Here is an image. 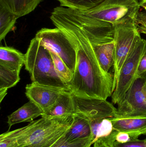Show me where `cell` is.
<instances>
[{"label":"cell","instance_id":"obj_21","mask_svg":"<svg viewBox=\"0 0 146 147\" xmlns=\"http://www.w3.org/2000/svg\"><path fill=\"white\" fill-rule=\"evenodd\" d=\"M61 7L73 10L87 11L97 7L106 0H57Z\"/></svg>","mask_w":146,"mask_h":147},{"label":"cell","instance_id":"obj_12","mask_svg":"<svg viewBox=\"0 0 146 147\" xmlns=\"http://www.w3.org/2000/svg\"><path fill=\"white\" fill-rule=\"evenodd\" d=\"M73 96L70 91H63L50 109L44 113L41 117L48 118L72 117L76 113Z\"/></svg>","mask_w":146,"mask_h":147},{"label":"cell","instance_id":"obj_19","mask_svg":"<svg viewBox=\"0 0 146 147\" xmlns=\"http://www.w3.org/2000/svg\"><path fill=\"white\" fill-rule=\"evenodd\" d=\"M19 17L0 5V40L5 38L14 26Z\"/></svg>","mask_w":146,"mask_h":147},{"label":"cell","instance_id":"obj_24","mask_svg":"<svg viewBox=\"0 0 146 147\" xmlns=\"http://www.w3.org/2000/svg\"><path fill=\"white\" fill-rule=\"evenodd\" d=\"M100 139L111 147H146V141L145 140L137 139L125 143H119L109 136Z\"/></svg>","mask_w":146,"mask_h":147},{"label":"cell","instance_id":"obj_30","mask_svg":"<svg viewBox=\"0 0 146 147\" xmlns=\"http://www.w3.org/2000/svg\"><path fill=\"white\" fill-rule=\"evenodd\" d=\"M7 89H0V102H1L4 97L6 96L7 92Z\"/></svg>","mask_w":146,"mask_h":147},{"label":"cell","instance_id":"obj_4","mask_svg":"<svg viewBox=\"0 0 146 147\" xmlns=\"http://www.w3.org/2000/svg\"><path fill=\"white\" fill-rule=\"evenodd\" d=\"M25 68L33 83L69 90L56 72L50 51L35 37L25 53ZM70 91V90H69Z\"/></svg>","mask_w":146,"mask_h":147},{"label":"cell","instance_id":"obj_2","mask_svg":"<svg viewBox=\"0 0 146 147\" xmlns=\"http://www.w3.org/2000/svg\"><path fill=\"white\" fill-rule=\"evenodd\" d=\"M138 0H106L87 11L57 7L51 13L78 24L90 32H114V26L131 18L139 12Z\"/></svg>","mask_w":146,"mask_h":147},{"label":"cell","instance_id":"obj_7","mask_svg":"<svg viewBox=\"0 0 146 147\" xmlns=\"http://www.w3.org/2000/svg\"><path fill=\"white\" fill-rule=\"evenodd\" d=\"M45 47L58 55L73 74L76 65V51L73 43L60 28H43L36 34Z\"/></svg>","mask_w":146,"mask_h":147},{"label":"cell","instance_id":"obj_28","mask_svg":"<svg viewBox=\"0 0 146 147\" xmlns=\"http://www.w3.org/2000/svg\"><path fill=\"white\" fill-rule=\"evenodd\" d=\"M146 80V52L141 58L137 72V79Z\"/></svg>","mask_w":146,"mask_h":147},{"label":"cell","instance_id":"obj_6","mask_svg":"<svg viewBox=\"0 0 146 147\" xmlns=\"http://www.w3.org/2000/svg\"><path fill=\"white\" fill-rule=\"evenodd\" d=\"M146 52V40L141 38L133 46L123 65L117 78L111 101L118 104L137 79L140 62Z\"/></svg>","mask_w":146,"mask_h":147},{"label":"cell","instance_id":"obj_23","mask_svg":"<svg viewBox=\"0 0 146 147\" xmlns=\"http://www.w3.org/2000/svg\"><path fill=\"white\" fill-rule=\"evenodd\" d=\"M62 136L51 147H91L94 144V140L92 136L70 141H65Z\"/></svg>","mask_w":146,"mask_h":147},{"label":"cell","instance_id":"obj_22","mask_svg":"<svg viewBox=\"0 0 146 147\" xmlns=\"http://www.w3.org/2000/svg\"><path fill=\"white\" fill-rule=\"evenodd\" d=\"M49 51L53 59L56 72L61 80L69 86L73 80V74L58 55L52 51Z\"/></svg>","mask_w":146,"mask_h":147},{"label":"cell","instance_id":"obj_11","mask_svg":"<svg viewBox=\"0 0 146 147\" xmlns=\"http://www.w3.org/2000/svg\"><path fill=\"white\" fill-rule=\"evenodd\" d=\"M25 89L26 96L42 110L44 113L50 109L62 92L67 90L33 82L27 85Z\"/></svg>","mask_w":146,"mask_h":147},{"label":"cell","instance_id":"obj_17","mask_svg":"<svg viewBox=\"0 0 146 147\" xmlns=\"http://www.w3.org/2000/svg\"><path fill=\"white\" fill-rule=\"evenodd\" d=\"M43 0H0V5L19 17L35 10Z\"/></svg>","mask_w":146,"mask_h":147},{"label":"cell","instance_id":"obj_27","mask_svg":"<svg viewBox=\"0 0 146 147\" xmlns=\"http://www.w3.org/2000/svg\"><path fill=\"white\" fill-rule=\"evenodd\" d=\"M144 8V11L137 13L134 18V22L140 33L146 34V7Z\"/></svg>","mask_w":146,"mask_h":147},{"label":"cell","instance_id":"obj_13","mask_svg":"<svg viewBox=\"0 0 146 147\" xmlns=\"http://www.w3.org/2000/svg\"><path fill=\"white\" fill-rule=\"evenodd\" d=\"M110 119L114 130L127 132L139 136L146 134V117L117 116Z\"/></svg>","mask_w":146,"mask_h":147},{"label":"cell","instance_id":"obj_18","mask_svg":"<svg viewBox=\"0 0 146 147\" xmlns=\"http://www.w3.org/2000/svg\"><path fill=\"white\" fill-rule=\"evenodd\" d=\"M89 121L94 143L98 139L109 136L114 130L113 124L110 118L95 119Z\"/></svg>","mask_w":146,"mask_h":147},{"label":"cell","instance_id":"obj_15","mask_svg":"<svg viewBox=\"0 0 146 147\" xmlns=\"http://www.w3.org/2000/svg\"><path fill=\"white\" fill-rule=\"evenodd\" d=\"M43 114L42 110L30 100L7 117L9 129L12 126L17 123L25 122H31L33 119L40 116H42Z\"/></svg>","mask_w":146,"mask_h":147},{"label":"cell","instance_id":"obj_8","mask_svg":"<svg viewBox=\"0 0 146 147\" xmlns=\"http://www.w3.org/2000/svg\"><path fill=\"white\" fill-rule=\"evenodd\" d=\"M117 109L118 117H146V80L137 79Z\"/></svg>","mask_w":146,"mask_h":147},{"label":"cell","instance_id":"obj_14","mask_svg":"<svg viewBox=\"0 0 146 147\" xmlns=\"http://www.w3.org/2000/svg\"><path fill=\"white\" fill-rule=\"evenodd\" d=\"M92 136L89 120L82 115L76 113L73 116L71 126L62 137L65 141H70Z\"/></svg>","mask_w":146,"mask_h":147},{"label":"cell","instance_id":"obj_10","mask_svg":"<svg viewBox=\"0 0 146 147\" xmlns=\"http://www.w3.org/2000/svg\"><path fill=\"white\" fill-rule=\"evenodd\" d=\"M82 30L90 40L102 69L105 72H109L114 65V35L93 34Z\"/></svg>","mask_w":146,"mask_h":147},{"label":"cell","instance_id":"obj_20","mask_svg":"<svg viewBox=\"0 0 146 147\" xmlns=\"http://www.w3.org/2000/svg\"><path fill=\"white\" fill-rule=\"evenodd\" d=\"M20 72L0 64V89L8 90L16 85L20 80Z\"/></svg>","mask_w":146,"mask_h":147},{"label":"cell","instance_id":"obj_25","mask_svg":"<svg viewBox=\"0 0 146 147\" xmlns=\"http://www.w3.org/2000/svg\"><path fill=\"white\" fill-rule=\"evenodd\" d=\"M108 136L119 143H125L130 141L137 140L139 137L136 135L127 132L117 131L114 129L112 133Z\"/></svg>","mask_w":146,"mask_h":147},{"label":"cell","instance_id":"obj_31","mask_svg":"<svg viewBox=\"0 0 146 147\" xmlns=\"http://www.w3.org/2000/svg\"><path fill=\"white\" fill-rule=\"evenodd\" d=\"M139 2L141 7L143 8L146 7V0H139Z\"/></svg>","mask_w":146,"mask_h":147},{"label":"cell","instance_id":"obj_29","mask_svg":"<svg viewBox=\"0 0 146 147\" xmlns=\"http://www.w3.org/2000/svg\"><path fill=\"white\" fill-rule=\"evenodd\" d=\"M93 147H111L102 139H99L93 144Z\"/></svg>","mask_w":146,"mask_h":147},{"label":"cell","instance_id":"obj_16","mask_svg":"<svg viewBox=\"0 0 146 147\" xmlns=\"http://www.w3.org/2000/svg\"><path fill=\"white\" fill-rule=\"evenodd\" d=\"M25 63V54L8 47H0V64L10 69L20 71Z\"/></svg>","mask_w":146,"mask_h":147},{"label":"cell","instance_id":"obj_5","mask_svg":"<svg viewBox=\"0 0 146 147\" xmlns=\"http://www.w3.org/2000/svg\"><path fill=\"white\" fill-rule=\"evenodd\" d=\"M140 34L135 24L134 18L117 23L114 26L113 70L115 88L119 73L126 59L134 44L141 38Z\"/></svg>","mask_w":146,"mask_h":147},{"label":"cell","instance_id":"obj_9","mask_svg":"<svg viewBox=\"0 0 146 147\" xmlns=\"http://www.w3.org/2000/svg\"><path fill=\"white\" fill-rule=\"evenodd\" d=\"M75 112L89 121L117 117V109L107 100L81 98L74 95Z\"/></svg>","mask_w":146,"mask_h":147},{"label":"cell","instance_id":"obj_26","mask_svg":"<svg viewBox=\"0 0 146 147\" xmlns=\"http://www.w3.org/2000/svg\"><path fill=\"white\" fill-rule=\"evenodd\" d=\"M0 147H19L17 141L12 131L1 135Z\"/></svg>","mask_w":146,"mask_h":147},{"label":"cell","instance_id":"obj_32","mask_svg":"<svg viewBox=\"0 0 146 147\" xmlns=\"http://www.w3.org/2000/svg\"><path fill=\"white\" fill-rule=\"evenodd\" d=\"M145 141H146V139H145Z\"/></svg>","mask_w":146,"mask_h":147},{"label":"cell","instance_id":"obj_3","mask_svg":"<svg viewBox=\"0 0 146 147\" xmlns=\"http://www.w3.org/2000/svg\"><path fill=\"white\" fill-rule=\"evenodd\" d=\"M73 117L67 118L41 117L25 127L12 131V133L19 147H51L70 127Z\"/></svg>","mask_w":146,"mask_h":147},{"label":"cell","instance_id":"obj_1","mask_svg":"<svg viewBox=\"0 0 146 147\" xmlns=\"http://www.w3.org/2000/svg\"><path fill=\"white\" fill-rule=\"evenodd\" d=\"M57 28L63 31L76 51V65L69 90L81 98L107 100L115 90L114 75L102 69L90 40L82 28L74 22L51 15Z\"/></svg>","mask_w":146,"mask_h":147}]
</instances>
